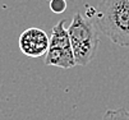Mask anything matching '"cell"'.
Returning a JSON list of instances; mask_svg holds the SVG:
<instances>
[{
	"instance_id": "4",
	"label": "cell",
	"mask_w": 129,
	"mask_h": 120,
	"mask_svg": "<svg viewBox=\"0 0 129 120\" xmlns=\"http://www.w3.org/2000/svg\"><path fill=\"white\" fill-rule=\"evenodd\" d=\"M19 50L28 58H40L47 53L50 37L41 28H27L23 31L18 40Z\"/></svg>"
},
{
	"instance_id": "2",
	"label": "cell",
	"mask_w": 129,
	"mask_h": 120,
	"mask_svg": "<svg viewBox=\"0 0 129 120\" xmlns=\"http://www.w3.org/2000/svg\"><path fill=\"white\" fill-rule=\"evenodd\" d=\"M67 29L76 65L86 66L96 58L99 50L100 36L95 23L86 14L77 12Z\"/></svg>"
},
{
	"instance_id": "1",
	"label": "cell",
	"mask_w": 129,
	"mask_h": 120,
	"mask_svg": "<svg viewBox=\"0 0 129 120\" xmlns=\"http://www.w3.org/2000/svg\"><path fill=\"white\" fill-rule=\"evenodd\" d=\"M96 19L99 29L110 41L129 47V0H101Z\"/></svg>"
},
{
	"instance_id": "3",
	"label": "cell",
	"mask_w": 129,
	"mask_h": 120,
	"mask_svg": "<svg viewBox=\"0 0 129 120\" xmlns=\"http://www.w3.org/2000/svg\"><path fill=\"white\" fill-rule=\"evenodd\" d=\"M45 64L63 69H69L76 65L68 29L65 28V19L59 21L51 28L50 44L45 54Z\"/></svg>"
},
{
	"instance_id": "6",
	"label": "cell",
	"mask_w": 129,
	"mask_h": 120,
	"mask_svg": "<svg viewBox=\"0 0 129 120\" xmlns=\"http://www.w3.org/2000/svg\"><path fill=\"white\" fill-rule=\"evenodd\" d=\"M50 8L54 13H63L67 9V3L65 0H51Z\"/></svg>"
},
{
	"instance_id": "5",
	"label": "cell",
	"mask_w": 129,
	"mask_h": 120,
	"mask_svg": "<svg viewBox=\"0 0 129 120\" xmlns=\"http://www.w3.org/2000/svg\"><path fill=\"white\" fill-rule=\"evenodd\" d=\"M101 120H129V111L123 107L115 110H107Z\"/></svg>"
}]
</instances>
